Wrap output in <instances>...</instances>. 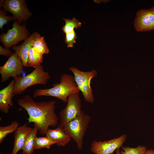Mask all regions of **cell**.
Returning <instances> with one entry per match:
<instances>
[{"label":"cell","instance_id":"cell-8","mask_svg":"<svg viewBox=\"0 0 154 154\" xmlns=\"http://www.w3.org/2000/svg\"><path fill=\"white\" fill-rule=\"evenodd\" d=\"M24 65L15 53H13L5 63L0 67L1 82H4L10 77L14 79L20 76L23 72Z\"/></svg>","mask_w":154,"mask_h":154},{"label":"cell","instance_id":"cell-24","mask_svg":"<svg viewBox=\"0 0 154 154\" xmlns=\"http://www.w3.org/2000/svg\"><path fill=\"white\" fill-rule=\"evenodd\" d=\"M77 38V35L74 30L66 34L65 42L67 44L68 47H73L74 44L76 42L75 40Z\"/></svg>","mask_w":154,"mask_h":154},{"label":"cell","instance_id":"cell-14","mask_svg":"<svg viewBox=\"0 0 154 154\" xmlns=\"http://www.w3.org/2000/svg\"><path fill=\"white\" fill-rule=\"evenodd\" d=\"M36 32L30 35L21 45L14 46L12 49L22 62L24 66L28 67L27 61L29 50L32 47L31 43Z\"/></svg>","mask_w":154,"mask_h":154},{"label":"cell","instance_id":"cell-18","mask_svg":"<svg viewBox=\"0 0 154 154\" xmlns=\"http://www.w3.org/2000/svg\"><path fill=\"white\" fill-rule=\"evenodd\" d=\"M43 55L37 52L32 47L28 53L27 61L28 67H32L35 68L39 67L43 62Z\"/></svg>","mask_w":154,"mask_h":154},{"label":"cell","instance_id":"cell-7","mask_svg":"<svg viewBox=\"0 0 154 154\" xmlns=\"http://www.w3.org/2000/svg\"><path fill=\"white\" fill-rule=\"evenodd\" d=\"M19 24L17 20H15L12 29H9L6 33L1 35L0 41L5 48L9 49L29 37V32L25 25H20Z\"/></svg>","mask_w":154,"mask_h":154},{"label":"cell","instance_id":"cell-17","mask_svg":"<svg viewBox=\"0 0 154 154\" xmlns=\"http://www.w3.org/2000/svg\"><path fill=\"white\" fill-rule=\"evenodd\" d=\"M32 47L38 52L42 55L49 52L48 47L43 37L36 32L31 43Z\"/></svg>","mask_w":154,"mask_h":154},{"label":"cell","instance_id":"cell-6","mask_svg":"<svg viewBox=\"0 0 154 154\" xmlns=\"http://www.w3.org/2000/svg\"><path fill=\"white\" fill-rule=\"evenodd\" d=\"M79 93L73 94L68 97L66 107L60 112V121L57 127L63 128L67 123L76 118L82 112Z\"/></svg>","mask_w":154,"mask_h":154},{"label":"cell","instance_id":"cell-20","mask_svg":"<svg viewBox=\"0 0 154 154\" xmlns=\"http://www.w3.org/2000/svg\"><path fill=\"white\" fill-rule=\"evenodd\" d=\"M56 143L46 136L44 137H36L35 140V149H40L46 148L50 149L52 145Z\"/></svg>","mask_w":154,"mask_h":154},{"label":"cell","instance_id":"cell-27","mask_svg":"<svg viewBox=\"0 0 154 154\" xmlns=\"http://www.w3.org/2000/svg\"><path fill=\"white\" fill-rule=\"evenodd\" d=\"M116 154H120L119 149L116 150Z\"/></svg>","mask_w":154,"mask_h":154},{"label":"cell","instance_id":"cell-13","mask_svg":"<svg viewBox=\"0 0 154 154\" xmlns=\"http://www.w3.org/2000/svg\"><path fill=\"white\" fill-rule=\"evenodd\" d=\"M32 129L26 123L18 127L14 133L13 147L10 154H17L22 149L26 138Z\"/></svg>","mask_w":154,"mask_h":154},{"label":"cell","instance_id":"cell-25","mask_svg":"<svg viewBox=\"0 0 154 154\" xmlns=\"http://www.w3.org/2000/svg\"><path fill=\"white\" fill-rule=\"evenodd\" d=\"M13 53L11 50L8 48H3L0 46V55L7 56H10Z\"/></svg>","mask_w":154,"mask_h":154},{"label":"cell","instance_id":"cell-28","mask_svg":"<svg viewBox=\"0 0 154 154\" xmlns=\"http://www.w3.org/2000/svg\"><path fill=\"white\" fill-rule=\"evenodd\" d=\"M154 13V7H153L150 9Z\"/></svg>","mask_w":154,"mask_h":154},{"label":"cell","instance_id":"cell-1","mask_svg":"<svg viewBox=\"0 0 154 154\" xmlns=\"http://www.w3.org/2000/svg\"><path fill=\"white\" fill-rule=\"evenodd\" d=\"M18 104L27 112L28 123H33L39 133L46 135L49 126L58 125L59 118L55 112L54 101L37 102L29 95L17 101Z\"/></svg>","mask_w":154,"mask_h":154},{"label":"cell","instance_id":"cell-2","mask_svg":"<svg viewBox=\"0 0 154 154\" xmlns=\"http://www.w3.org/2000/svg\"><path fill=\"white\" fill-rule=\"evenodd\" d=\"M80 91L74 77L64 73L60 76L59 83L54 84L53 87L50 88L36 90L33 92V96L34 98L42 96L54 97L66 102L70 95L79 93Z\"/></svg>","mask_w":154,"mask_h":154},{"label":"cell","instance_id":"cell-15","mask_svg":"<svg viewBox=\"0 0 154 154\" xmlns=\"http://www.w3.org/2000/svg\"><path fill=\"white\" fill-rule=\"evenodd\" d=\"M46 136L56 142L59 146H64L70 141L71 138L67 135L63 128L58 127L55 129H48Z\"/></svg>","mask_w":154,"mask_h":154},{"label":"cell","instance_id":"cell-23","mask_svg":"<svg viewBox=\"0 0 154 154\" xmlns=\"http://www.w3.org/2000/svg\"><path fill=\"white\" fill-rule=\"evenodd\" d=\"M6 12L4 10L0 11V28L3 29V26L7 24L9 21L13 20H16L13 16H9L6 15Z\"/></svg>","mask_w":154,"mask_h":154},{"label":"cell","instance_id":"cell-5","mask_svg":"<svg viewBox=\"0 0 154 154\" xmlns=\"http://www.w3.org/2000/svg\"><path fill=\"white\" fill-rule=\"evenodd\" d=\"M69 69L74 74L75 81L80 91L83 94L84 101L93 103L94 98L91 82L92 78L97 75L96 70H92L91 71L84 72L74 67H70Z\"/></svg>","mask_w":154,"mask_h":154},{"label":"cell","instance_id":"cell-16","mask_svg":"<svg viewBox=\"0 0 154 154\" xmlns=\"http://www.w3.org/2000/svg\"><path fill=\"white\" fill-rule=\"evenodd\" d=\"M38 129L34 126L27 135L22 149L23 154H32L35 149V140Z\"/></svg>","mask_w":154,"mask_h":154},{"label":"cell","instance_id":"cell-9","mask_svg":"<svg viewBox=\"0 0 154 154\" xmlns=\"http://www.w3.org/2000/svg\"><path fill=\"white\" fill-rule=\"evenodd\" d=\"M2 5L5 11L11 13L19 23L27 21L32 15L25 0H3Z\"/></svg>","mask_w":154,"mask_h":154},{"label":"cell","instance_id":"cell-26","mask_svg":"<svg viewBox=\"0 0 154 154\" xmlns=\"http://www.w3.org/2000/svg\"><path fill=\"white\" fill-rule=\"evenodd\" d=\"M144 154H154V150L151 149L147 150Z\"/></svg>","mask_w":154,"mask_h":154},{"label":"cell","instance_id":"cell-22","mask_svg":"<svg viewBox=\"0 0 154 154\" xmlns=\"http://www.w3.org/2000/svg\"><path fill=\"white\" fill-rule=\"evenodd\" d=\"M122 149L120 154H144L147 150L146 147L141 145L135 148L122 147Z\"/></svg>","mask_w":154,"mask_h":154},{"label":"cell","instance_id":"cell-10","mask_svg":"<svg viewBox=\"0 0 154 154\" xmlns=\"http://www.w3.org/2000/svg\"><path fill=\"white\" fill-rule=\"evenodd\" d=\"M127 135L123 134L117 138L108 141H93L91 144L90 150L95 154H112L115 151L122 146Z\"/></svg>","mask_w":154,"mask_h":154},{"label":"cell","instance_id":"cell-12","mask_svg":"<svg viewBox=\"0 0 154 154\" xmlns=\"http://www.w3.org/2000/svg\"><path fill=\"white\" fill-rule=\"evenodd\" d=\"M15 82L14 80H12L7 86L0 91V110L5 114H7L13 105L12 99L14 96Z\"/></svg>","mask_w":154,"mask_h":154},{"label":"cell","instance_id":"cell-21","mask_svg":"<svg viewBox=\"0 0 154 154\" xmlns=\"http://www.w3.org/2000/svg\"><path fill=\"white\" fill-rule=\"evenodd\" d=\"M63 19L65 21V24L62 27V30L65 34L73 31L75 28H77L81 26V23L75 17H73L72 19L64 18Z\"/></svg>","mask_w":154,"mask_h":154},{"label":"cell","instance_id":"cell-19","mask_svg":"<svg viewBox=\"0 0 154 154\" xmlns=\"http://www.w3.org/2000/svg\"><path fill=\"white\" fill-rule=\"evenodd\" d=\"M19 123L16 120L12 121L11 124L5 126H0V143L9 134L15 131L19 127Z\"/></svg>","mask_w":154,"mask_h":154},{"label":"cell","instance_id":"cell-11","mask_svg":"<svg viewBox=\"0 0 154 154\" xmlns=\"http://www.w3.org/2000/svg\"><path fill=\"white\" fill-rule=\"evenodd\" d=\"M134 27L138 32L154 30V13L150 9H142L137 13Z\"/></svg>","mask_w":154,"mask_h":154},{"label":"cell","instance_id":"cell-3","mask_svg":"<svg viewBox=\"0 0 154 154\" xmlns=\"http://www.w3.org/2000/svg\"><path fill=\"white\" fill-rule=\"evenodd\" d=\"M50 78L48 72L44 71L42 66L40 65L26 76H19L14 79V96L21 94L32 86L46 84Z\"/></svg>","mask_w":154,"mask_h":154},{"label":"cell","instance_id":"cell-4","mask_svg":"<svg viewBox=\"0 0 154 154\" xmlns=\"http://www.w3.org/2000/svg\"><path fill=\"white\" fill-rule=\"evenodd\" d=\"M90 120V117L82 111L78 116L67 123L63 128L66 134L76 142L77 148L79 149L82 148L84 137Z\"/></svg>","mask_w":154,"mask_h":154}]
</instances>
